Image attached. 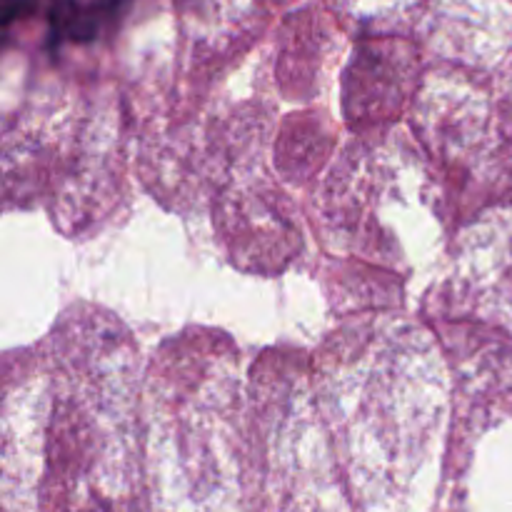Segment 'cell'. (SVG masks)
<instances>
[{
  "label": "cell",
  "mask_w": 512,
  "mask_h": 512,
  "mask_svg": "<svg viewBox=\"0 0 512 512\" xmlns=\"http://www.w3.org/2000/svg\"><path fill=\"white\" fill-rule=\"evenodd\" d=\"M35 0H3V28L8 30L18 18L33 13Z\"/></svg>",
  "instance_id": "cell-2"
},
{
  "label": "cell",
  "mask_w": 512,
  "mask_h": 512,
  "mask_svg": "<svg viewBox=\"0 0 512 512\" xmlns=\"http://www.w3.org/2000/svg\"><path fill=\"white\" fill-rule=\"evenodd\" d=\"M48 43L58 48L63 43H90L108 25L98 3L83 0H50L48 3Z\"/></svg>",
  "instance_id": "cell-1"
}]
</instances>
